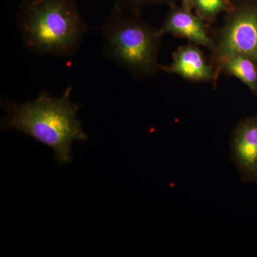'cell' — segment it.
Wrapping results in <instances>:
<instances>
[{"label":"cell","mask_w":257,"mask_h":257,"mask_svg":"<svg viewBox=\"0 0 257 257\" xmlns=\"http://www.w3.org/2000/svg\"><path fill=\"white\" fill-rule=\"evenodd\" d=\"M72 89L70 86L60 96L42 91L36 99L22 104L2 99L8 112L2 130H17L50 147L60 165L72 162V144L85 143L89 138L77 118L82 105L70 99Z\"/></svg>","instance_id":"6da1fadb"},{"label":"cell","mask_w":257,"mask_h":257,"mask_svg":"<svg viewBox=\"0 0 257 257\" xmlns=\"http://www.w3.org/2000/svg\"><path fill=\"white\" fill-rule=\"evenodd\" d=\"M17 18L26 48L53 57L75 53L89 30L76 0H23Z\"/></svg>","instance_id":"7a4b0ae2"},{"label":"cell","mask_w":257,"mask_h":257,"mask_svg":"<svg viewBox=\"0 0 257 257\" xmlns=\"http://www.w3.org/2000/svg\"><path fill=\"white\" fill-rule=\"evenodd\" d=\"M104 50L106 57L139 79L155 77L161 70L159 54L162 37L141 13L113 7L103 24Z\"/></svg>","instance_id":"3957f363"},{"label":"cell","mask_w":257,"mask_h":257,"mask_svg":"<svg viewBox=\"0 0 257 257\" xmlns=\"http://www.w3.org/2000/svg\"><path fill=\"white\" fill-rule=\"evenodd\" d=\"M210 60L217 65L231 56L241 55L257 64V0H232L222 25L211 35Z\"/></svg>","instance_id":"277c9868"},{"label":"cell","mask_w":257,"mask_h":257,"mask_svg":"<svg viewBox=\"0 0 257 257\" xmlns=\"http://www.w3.org/2000/svg\"><path fill=\"white\" fill-rule=\"evenodd\" d=\"M161 70L176 74L191 82L209 83L216 87L220 72L210 58L204 55L200 46L189 42L177 49L172 62L161 65Z\"/></svg>","instance_id":"5b68a950"},{"label":"cell","mask_w":257,"mask_h":257,"mask_svg":"<svg viewBox=\"0 0 257 257\" xmlns=\"http://www.w3.org/2000/svg\"><path fill=\"white\" fill-rule=\"evenodd\" d=\"M208 25L193 10L176 4L170 7L159 30L162 36L170 34L211 51L214 46V40L209 34Z\"/></svg>","instance_id":"8992f818"},{"label":"cell","mask_w":257,"mask_h":257,"mask_svg":"<svg viewBox=\"0 0 257 257\" xmlns=\"http://www.w3.org/2000/svg\"><path fill=\"white\" fill-rule=\"evenodd\" d=\"M231 150L243 180L257 182V116L240 121L235 127Z\"/></svg>","instance_id":"52a82bcc"},{"label":"cell","mask_w":257,"mask_h":257,"mask_svg":"<svg viewBox=\"0 0 257 257\" xmlns=\"http://www.w3.org/2000/svg\"><path fill=\"white\" fill-rule=\"evenodd\" d=\"M216 67L220 73L239 79L257 96V64L246 56L236 55L225 58Z\"/></svg>","instance_id":"ba28073f"},{"label":"cell","mask_w":257,"mask_h":257,"mask_svg":"<svg viewBox=\"0 0 257 257\" xmlns=\"http://www.w3.org/2000/svg\"><path fill=\"white\" fill-rule=\"evenodd\" d=\"M232 0H194L193 10L208 24L216 21L221 13L231 9Z\"/></svg>","instance_id":"9c48e42d"},{"label":"cell","mask_w":257,"mask_h":257,"mask_svg":"<svg viewBox=\"0 0 257 257\" xmlns=\"http://www.w3.org/2000/svg\"><path fill=\"white\" fill-rule=\"evenodd\" d=\"M177 0H114L115 6L126 11L141 13L145 7L151 5H165L170 7L177 4Z\"/></svg>","instance_id":"30bf717a"},{"label":"cell","mask_w":257,"mask_h":257,"mask_svg":"<svg viewBox=\"0 0 257 257\" xmlns=\"http://www.w3.org/2000/svg\"><path fill=\"white\" fill-rule=\"evenodd\" d=\"M182 2V7H184L186 9L189 10H193V4H194V0H181ZM194 11V10H193Z\"/></svg>","instance_id":"8fae6325"}]
</instances>
